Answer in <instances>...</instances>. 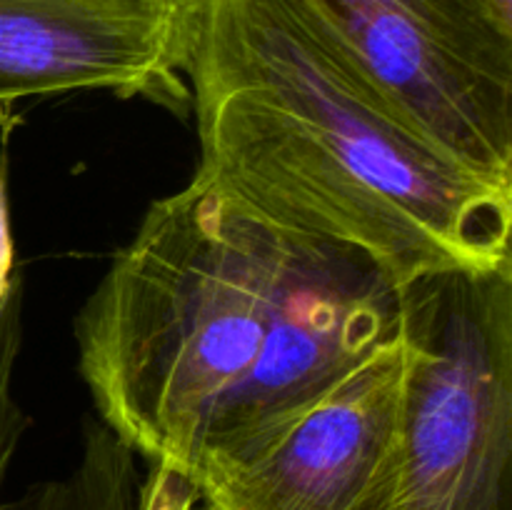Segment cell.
Listing matches in <instances>:
<instances>
[{"label": "cell", "mask_w": 512, "mask_h": 510, "mask_svg": "<svg viewBox=\"0 0 512 510\" xmlns=\"http://www.w3.org/2000/svg\"><path fill=\"white\" fill-rule=\"evenodd\" d=\"M400 333L403 288L368 255L198 173L148 205L73 325L95 418L180 478L270 438Z\"/></svg>", "instance_id": "cell-1"}, {"label": "cell", "mask_w": 512, "mask_h": 510, "mask_svg": "<svg viewBox=\"0 0 512 510\" xmlns=\"http://www.w3.org/2000/svg\"><path fill=\"white\" fill-rule=\"evenodd\" d=\"M185 75L195 173L260 218L400 288L512 260V185L435 143L298 0H203Z\"/></svg>", "instance_id": "cell-2"}, {"label": "cell", "mask_w": 512, "mask_h": 510, "mask_svg": "<svg viewBox=\"0 0 512 510\" xmlns=\"http://www.w3.org/2000/svg\"><path fill=\"white\" fill-rule=\"evenodd\" d=\"M395 510H512V260L403 285Z\"/></svg>", "instance_id": "cell-3"}, {"label": "cell", "mask_w": 512, "mask_h": 510, "mask_svg": "<svg viewBox=\"0 0 512 510\" xmlns=\"http://www.w3.org/2000/svg\"><path fill=\"white\" fill-rule=\"evenodd\" d=\"M460 163L512 185V15L495 0H298Z\"/></svg>", "instance_id": "cell-4"}, {"label": "cell", "mask_w": 512, "mask_h": 510, "mask_svg": "<svg viewBox=\"0 0 512 510\" xmlns=\"http://www.w3.org/2000/svg\"><path fill=\"white\" fill-rule=\"evenodd\" d=\"M405 333L270 438L205 458L188 485L205 510H395L403 475Z\"/></svg>", "instance_id": "cell-5"}, {"label": "cell", "mask_w": 512, "mask_h": 510, "mask_svg": "<svg viewBox=\"0 0 512 510\" xmlns=\"http://www.w3.org/2000/svg\"><path fill=\"white\" fill-rule=\"evenodd\" d=\"M203 0H0V105L113 93L190 108Z\"/></svg>", "instance_id": "cell-6"}, {"label": "cell", "mask_w": 512, "mask_h": 510, "mask_svg": "<svg viewBox=\"0 0 512 510\" xmlns=\"http://www.w3.org/2000/svg\"><path fill=\"white\" fill-rule=\"evenodd\" d=\"M138 485V455L93 415L73 468L30 488L23 510H138Z\"/></svg>", "instance_id": "cell-7"}, {"label": "cell", "mask_w": 512, "mask_h": 510, "mask_svg": "<svg viewBox=\"0 0 512 510\" xmlns=\"http://www.w3.org/2000/svg\"><path fill=\"white\" fill-rule=\"evenodd\" d=\"M23 348V283L13 285L0 305V495L18 445L33 420L15 398V365Z\"/></svg>", "instance_id": "cell-8"}, {"label": "cell", "mask_w": 512, "mask_h": 510, "mask_svg": "<svg viewBox=\"0 0 512 510\" xmlns=\"http://www.w3.org/2000/svg\"><path fill=\"white\" fill-rule=\"evenodd\" d=\"M138 510H205L188 480L165 470L145 468L138 485Z\"/></svg>", "instance_id": "cell-9"}, {"label": "cell", "mask_w": 512, "mask_h": 510, "mask_svg": "<svg viewBox=\"0 0 512 510\" xmlns=\"http://www.w3.org/2000/svg\"><path fill=\"white\" fill-rule=\"evenodd\" d=\"M15 283H18V275H15V243L13 228H10L8 175H5L3 160V163H0V305L8 298Z\"/></svg>", "instance_id": "cell-10"}, {"label": "cell", "mask_w": 512, "mask_h": 510, "mask_svg": "<svg viewBox=\"0 0 512 510\" xmlns=\"http://www.w3.org/2000/svg\"><path fill=\"white\" fill-rule=\"evenodd\" d=\"M495 5H498V8L503 10V13L512 15V0H495Z\"/></svg>", "instance_id": "cell-11"}]
</instances>
